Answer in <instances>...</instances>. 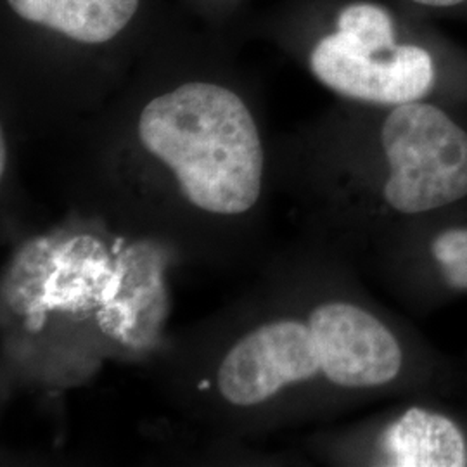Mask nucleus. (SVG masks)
I'll return each instance as SVG.
<instances>
[{
	"mask_svg": "<svg viewBox=\"0 0 467 467\" xmlns=\"http://www.w3.org/2000/svg\"><path fill=\"white\" fill-rule=\"evenodd\" d=\"M17 16L82 44L115 38L135 16L139 0H7Z\"/></svg>",
	"mask_w": 467,
	"mask_h": 467,
	"instance_id": "obj_5",
	"label": "nucleus"
},
{
	"mask_svg": "<svg viewBox=\"0 0 467 467\" xmlns=\"http://www.w3.org/2000/svg\"><path fill=\"white\" fill-rule=\"evenodd\" d=\"M389 175L384 201L418 215L467 196V132L431 104L395 106L381 130Z\"/></svg>",
	"mask_w": 467,
	"mask_h": 467,
	"instance_id": "obj_2",
	"label": "nucleus"
},
{
	"mask_svg": "<svg viewBox=\"0 0 467 467\" xmlns=\"http://www.w3.org/2000/svg\"><path fill=\"white\" fill-rule=\"evenodd\" d=\"M137 129L140 146L167 168L189 212L234 220L262 200V137L250 108L231 88L179 85L144 106Z\"/></svg>",
	"mask_w": 467,
	"mask_h": 467,
	"instance_id": "obj_1",
	"label": "nucleus"
},
{
	"mask_svg": "<svg viewBox=\"0 0 467 467\" xmlns=\"http://www.w3.org/2000/svg\"><path fill=\"white\" fill-rule=\"evenodd\" d=\"M386 464L397 467H462L464 434L457 424L426 409H409L388 426L381 440Z\"/></svg>",
	"mask_w": 467,
	"mask_h": 467,
	"instance_id": "obj_4",
	"label": "nucleus"
},
{
	"mask_svg": "<svg viewBox=\"0 0 467 467\" xmlns=\"http://www.w3.org/2000/svg\"><path fill=\"white\" fill-rule=\"evenodd\" d=\"M418 4H424V5H436V7H447V5H455L462 0H414Z\"/></svg>",
	"mask_w": 467,
	"mask_h": 467,
	"instance_id": "obj_9",
	"label": "nucleus"
},
{
	"mask_svg": "<svg viewBox=\"0 0 467 467\" xmlns=\"http://www.w3.org/2000/svg\"><path fill=\"white\" fill-rule=\"evenodd\" d=\"M312 73L355 100L401 106L424 98L434 80L431 56L416 46L372 52L341 32L327 35L310 56Z\"/></svg>",
	"mask_w": 467,
	"mask_h": 467,
	"instance_id": "obj_3",
	"label": "nucleus"
},
{
	"mask_svg": "<svg viewBox=\"0 0 467 467\" xmlns=\"http://www.w3.org/2000/svg\"><path fill=\"white\" fill-rule=\"evenodd\" d=\"M337 32L350 36L372 52H386L397 47L395 26L389 13L376 4H351L337 16Z\"/></svg>",
	"mask_w": 467,
	"mask_h": 467,
	"instance_id": "obj_6",
	"label": "nucleus"
},
{
	"mask_svg": "<svg viewBox=\"0 0 467 467\" xmlns=\"http://www.w3.org/2000/svg\"><path fill=\"white\" fill-rule=\"evenodd\" d=\"M433 254L443 268L467 262V229H451L440 234L434 239Z\"/></svg>",
	"mask_w": 467,
	"mask_h": 467,
	"instance_id": "obj_7",
	"label": "nucleus"
},
{
	"mask_svg": "<svg viewBox=\"0 0 467 467\" xmlns=\"http://www.w3.org/2000/svg\"><path fill=\"white\" fill-rule=\"evenodd\" d=\"M445 279L457 289H467V262L445 268Z\"/></svg>",
	"mask_w": 467,
	"mask_h": 467,
	"instance_id": "obj_8",
	"label": "nucleus"
}]
</instances>
